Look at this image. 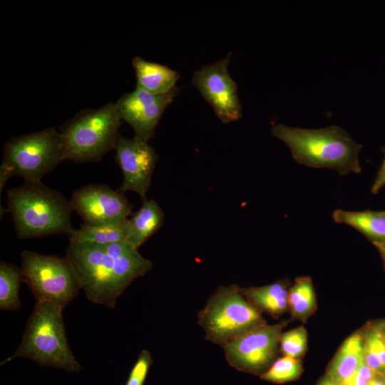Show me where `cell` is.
<instances>
[{
    "label": "cell",
    "mask_w": 385,
    "mask_h": 385,
    "mask_svg": "<svg viewBox=\"0 0 385 385\" xmlns=\"http://www.w3.org/2000/svg\"><path fill=\"white\" fill-rule=\"evenodd\" d=\"M66 257L87 299L110 309L135 279L153 267L150 260L125 241L108 245L69 241Z\"/></svg>",
    "instance_id": "cell-1"
},
{
    "label": "cell",
    "mask_w": 385,
    "mask_h": 385,
    "mask_svg": "<svg viewBox=\"0 0 385 385\" xmlns=\"http://www.w3.org/2000/svg\"><path fill=\"white\" fill-rule=\"evenodd\" d=\"M14 230L19 239L54 235L69 237L75 230L71 224V201L41 181H28L11 188L6 196Z\"/></svg>",
    "instance_id": "cell-2"
},
{
    "label": "cell",
    "mask_w": 385,
    "mask_h": 385,
    "mask_svg": "<svg viewBox=\"0 0 385 385\" xmlns=\"http://www.w3.org/2000/svg\"><path fill=\"white\" fill-rule=\"evenodd\" d=\"M272 133L287 145L299 164L332 169L340 175L361 173L359 154L362 145L339 126L307 129L276 124Z\"/></svg>",
    "instance_id": "cell-3"
},
{
    "label": "cell",
    "mask_w": 385,
    "mask_h": 385,
    "mask_svg": "<svg viewBox=\"0 0 385 385\" xmlns=\"http://www.w3.org/2000/svg\"><path fill=\"white\" fill-rule=\"evenodd\" d=\"M64 307L51 302L36 301L29 316L19 347L3 360V366L11 361L24 358L41 366L78 372L81 364L68 342L63 322Z\"/></svg>",
    "instance_id": "cell-4"
},
{
    "label": "cell",
    "mask_w": 385,
    "mask_h": 385,
    "mask_svg": "<svg viewBox=\"0 0 385 385\" xmlns=\"http://www.w3.org/2000/svg\"><path fill=\"white\" fill-rule=\"evenodd\" d=\"M120 123L115 103L81 111L61 128L65 160L78 163L100 160L115 148Z\"/></svg>",
    "instance_id": "cell-5"
},
{
    "label": "cell",
    "mask_w": 385,
    "mask_h": 385,
    "mask_svg": "<svg viewBox=\"0 0 385 385\" xmlns=\"http://www.w3.org/2000/svg\"><path fill=\"white\" fill-rule=\"evenodd\" d=\"M63 160L61 135L55 128L14 137L3 148L0 191L12 176L28 181H41Z\"/></svg>",
    "instance_id": "cell-6"
},
{
    "label": "cell",
    "mask_w": 385,
    "mask_h": 385,
    "mask_svg": "<svg viewBox=\"0 0 385 385\" xmlns=\"http://www.w3.org/2000/svg\"><path fill=\"white\" fill-rule=\"evenodd\" d=\"M205 339L222 347L266 324L261 312L235 284L219 287L197 314Z\"/></svg>",
    "instance_id": "cell-7"
},
{
    "label": "cell",
    "mask_w": 385,
    "mask_h": 385,
    "mask_svg": "<svg viewBox=\"0 0 385 385\" xmlns=\"http://www.w3.org/2000/svg\"><path fill=\"white\" fill-rule=\"evenodd\" d=\"M23 282L36 301H47L64 308L81 289L74 268L66 257L42 255L31 250L21 254Z\"/></svg>",
    "instance_id": "cell-8"
},
{
    "label": "cell",
    "mask_w": 385,
    "mask_h": 385,
    "mask_svg": "<svg viewBox=\"0 0 385 385\" xmlns=\"http://www.w3.org/2000/svg\"><path fill=\"white\" fill-rule=\"evenodd\" d=\"M286 322L262 324L222 346L228 364L245 372L264 373L273 363Z\"/></svg>",
    "instance_id": "cell-9"
},
{
    "label": "cell",
    "mask_w": 385,
    "mask_h": 385,
    "mask_svg": "<svg viewBox=\"0 0 385 385\" xmlns=\"http://www.w3.org/2000/svg\"><path fill=\"white\" fill-rule=\"evenodd\" d=\"M230 56L228 53L222 60L202 66L192 77V83L224 123L242 117L237 83L228 71Z\"/></svg>",
    "instance_id": "cell-10"
},
{
    "label": "cell",
    "mask_w": 385,
    "mask_h": 385,
    "mask_svg": "<svg viewBox=\"0 0 385 385\" xmlns=\"http://www.w3.org/2000/svg\"><path fill=\"white\" fill-rule=\"evenodd\" d=\"M73 210L89 225L125 222L132 215V205L123 192L106 185H88L75 190L71 197Z\"/></svg>",
    "instance_id": "cell-11"
},
{
    "label": "cell",
    "mask_w": 385,
    "mask_h": 385,
    "mask_svg": "<svg viewBox=\"0 0 385 385\" xmlns=\"http://www.w3.org/2000/svg\"><path fill=\"white\" fill-rule=\"evenodd\" d=\"M148 142L136 135L132 138L119 135L114 148L123 173L119 191H133L145 197L158 160L155 150Z\"/></svg>",
    "instance_id": "cell-12"
},
{
    "label": "cell",
    "mask_w": 385,
    "mask_h": 385,
    "mask_svg": "<svg viewBox=\"0 0 385 385\" xmlns=\"http://www.w3.org/2000/svg\"><path fill=\"white\" fill-rule=\"evenodd\" d=\"M179 88L165 94H153L139 88L123 95L115 103L121 118L129 124L135 135L148 141L153 138L158 122L173 101Z\"/></svg>",
    "instance_id": "cell-13"
},
{
    "label": "cell",
    "mask_w": 385,
    "mask_h": 385,
    "mask_svg": "<svg viewBox=\"0 0 385 385\" xmlns=\"http://www.w3.org/2000/svg\"><path fill=\"white\" fill-rule=\"evenodd\" d=\"M136 87L153 94L168 93L175 88L179 79L177 71L160 63L136 56L132 60Z\"/></svg>",
    "instance_id": "cell-14"
},
{
    "label": "cell",
    "mask_w": 385,
    "mask_h": 385,
    "mask_svg": "<svg viewBox=\"0 0 385 385\" xmlns=\"http://www.w3.org/2000/svg\"><path fill=\"white\" fill-rule=\"evenodd\" d=\"M164 213L154 200H145L127 222L125 242L139 248L163 225Z\"/></svg>",
    "instance_id": "cell-15"
},
{
    "label": "cell",
    "mask_w": 385,
    "mask_h": 385,
    "mask_svg": "<svg viewBox=\"0 0 385 385\" xmlns=\"http://www.w3.org/2000/svg\"><path fill=\"white\" fill-rule=\"evenodd\" d=\"M332 217L337 223L347 225L375 246L385 245V210L346 211L335 210Z\"/></svg>",
    "instance_id": "cell-16"
},
{
    "label": "cell",
    "mask_w": 385,
    "mask_h": 385,
    "mask_svg": "<svg viewBox=\"0 0 385 385\" xmlns=\"http://www.w3.org/2000/svg\"><path fill=\"white\" fill-rule=\"evenodd\" d=\"M363 362V335L354 333L338 350L330 364L328 377L334 384H344Z\"/></svg>",
    "instance_id": "cell-17"
},
{
    "label": "cell",
    "mask_w": 385,
    "mask_h": 385,
    "mask_svg": "<svg viewBox=\"0 0 385 385\" xmlns=\"http://www.w3.org/2000/svg\"><path fill=\"white\" fill-rule=\"evenodd\" d=\"M288 286V281L282 279L262 287L241 288V292L260 312L278 317L289 309Z\"/></svg>",
    "instance_id": "cell-18"
},
{
    "label": "cell",
    "mask_w": 385,
    "mask_h": 385,
    "mask_svg": "<svg viewBox=\"0 0 385 385\" xmlns=\"http://www.w3.org/2000/svg\"><path fill=\"white\" fill-rule=\"evenodd\" d=\"M128 220L115 225L84 223L69 237V241L96 245H108L125 241Z\"/></svg>",
    "instance_id": "cell-19"
},
{
    "label": "cell",
    "mask_w": 385,
    "mask_h": 385,
    "mask_svg": "<svg viewBox=\"0 0 385 385\" xmlns=\"http://www.w3.org/2000/svg\"><path fill=\"white\" fill-rule=\"evenodd\" d=\"M23 282L21 270L16 265L0 262V309L16 311L21 307L19 289Z\"/></svg>",
    "instance_id": "cell-20"
},
{
    "label": "cell",
    "mask_w": 385,
    "mask_h": 385,
    "mask_svg": "<svg viewBox=\"0 0 385 385\" xmlns=\"http://www.w3.org/2000/svg\"><path fill=\"white\" fill-rule=\"evenodd\" d=\"M288 306L294 318L307 319L316 309V298L312 279L309 277H300L295 279L289 288Z\"/></svg>",
    "instance_id": "cell-21"
},
{
    "label": "cell",
    "mask_w": 385,
    "mask_h": 385,
    "mask_svg": "<svg viewBox=\"0 0 385 385\" xmlns=\"http://www.w3.org/2000/svg\"><path fill=\"white\" fill-rule=\"evenodd\" d=\"M384 324L369 328L363 335L364 362L377 374L385 375V345L383 340Z\"/></svg>",
    "instance_id": "cell-22"
},
{
    "label": "cell",
    "mask_w": 385,
    "mask_h": 385,
    "mask_svg": "<svg viewBox=\"0 0 385 385\" xmlns=\"http://www.w3.org/2000/svg\"><path fill=\"white\" fill-rule=\"evenodd\" d=\"M301 373V361L299 359L284 356L274 361L260 375V378L267 381L280 384L296 379Z\"/></svg>",
    "instance_id": "cell-23"
},
{
    "label": "cell",
    "mask_w": 385,
    "mask_h": 385,
    "mask_svg": "<svg viewBox=\"0 0 385 385\" xmlns=\"http://www.w3.org/2000/svg\"><path fill=\"white\" fill-rule=\"evenodd\" d=\"M307 345V332L302 326L282 332L280 335L279 346L284 356L299 359L305 353Z\"/></svg>",
    "instance_id": "cell-24"
},
{
    "label": "cell",
    "mask_w": 385,
    "mask_h": 385,
    "mask_svg": "<svg viewBox=\"0 0 385 385\" xmlns=\"http://www.w3.org/2000/svg\"><path fill=\"white\" fill-rule=\"evenodd\" d=\"M152 364L150 352L148 349H142L130 370L125 385H143Z\"/></svg>",
    "instance_id": "cell-25"
},
{
    "label": "cell",
    "mask_w": 385,
    "mask_h": 385,
    "mask_svg": "<svg viewBox=\"0 0 385 385\" xmlns=\"http://www.w3.org/2000/svg\"><path fill=\"white\" fill-rule=\"evenodd\" d=\"M376 374L375 371L363 362L357 371L342 384L367 385L369 381Z\"/></svg>",
    "instance_id": "cell-26"
},
{
    "label": "cell",
    "mask_w": 385,
    "mask_h": 385,
    "mask_svg": "<svg viewBox=\"0 0 385 385\" xmlns=\"http://www.w3.org/2000/svg\"><path fill=\"white\" fill-rule=\"evenodd\" d=\"M382 150L384 158L371 188V192L374 195L377 194L385 186V148Z\"/></svg>",
    "instance_id": "cell-27"
},
{
    "label": "cell",
    "mask_w": 385,
    "mask_h": 385,
    "mask_svg": "<svg viewBox=\"0 0 385 385\" xmlns=\"http://www.w3.org/2000/svg\"><path fill=\"white\" fill-rule=\"evenodd\" d=\"M367 385H385L384 376L376 374L369 381Z\"/></svg>",
    "instance_id": "cell-28"
},
{
    "label": "cell",
    "mask_w": 385,
    "mask_h": 385,
    "mask_svg": "<svg viewBox=\"0 0 385 385\" xmlns=\"http://www.w3.org/2000/svg\"><path fill=\"white\" fill-rule=\"evenodd\" d=\"M376 247V249L378 250L380 255H381V257L383 260V263H384V269H385V245H377V246H375Z\"/></svg>",
    "instance_id": "cell-29"
},
{
    "label": "cell",
    "mask_w": 385,
    "mask_h": 385,
    "mask_svg": "<svg viewBox=\"0 0 385 385\" xmlns=\"http://www.w3.org/2000/svg\"><path fill=\"white\" fill-rule=\"evenodd\" d=\"M319 385H334V384L327 376L324 380H322Z\"/></svg>",
    "instance_id": "cell-30"
},
{
    "label": "cell",
    "mask_w": 385,
    "mask_h": 385,
    "mask_svg": "<svg viewBox=\"0 0 385 385\" xmlns=\"http://www.w3.org/2000/svg\"><path fill=\"white\" fill-rule=\"evenodd\" d=\"M383 340H384V345H385V324H384V329H383Z\"/></svg>",
    "instance_id": "cell-31"
},
{
    "label": "cell",
    "mask_w": 385,
    "mask_h": 385,
    "mask_svg": "<svg viewBox=\"0 0 385 385\" xmlns=\"http://www.w3.org/2000/svg\"><path fill=\"white\" fill-rule=\"evenodd\" d=\"M334 385H345V384H334Z\"/></svg>",
    "instance_id": "cell-32"
},
{
    "label": "cell",
    "mask_w": 385,
    "mask_h": 385,
    "mask_svg": "<svg viewBox=\"0 0 385 385\" xmlns=\"http://www.w3.org/2000/svg\"><path fill=\"white\" fill-rule=\"evenodd\" d=\"M384 378H385V375H384Z\"/></svg>",
    "instance_id": "cell-33"
}]
</instances>
